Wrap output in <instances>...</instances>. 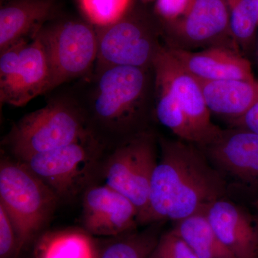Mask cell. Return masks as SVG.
Here are the masks:
<instances>
[{"instance_id": "cell-11", "label": "cell", "mask_w": 258, "mask_h": 258, "mask_svg": "<svg viewBox=\"0 0 258 258\" xmlns=\"http://www.w3.org/2000/svg\"><path fill=\"white\" fill-rule=\"evenodd\" d=\"M81 220L85 230L92 235H124L139 225V213L124 195L96 182L83 191Z\"/></svg>"}, {"instance_id": "cell-7", "label": "cell", "mask_w": 258, "mask_h": 258, "mask_svg": "<svg viewBox=\"0 0 258 258\" xmlns=\"http://www.w3.org/2000/svg\"><path fill=\"white\" fill-rule=\"evenodd\" d=\"M106 148L93 136L64 147L35 154L22 161L58 197L60 201L83 195L98 182Z\"/></svg>"}, {"instance_id": "cell-23", "label": "cell", "mask_w": 258, "mask_h": 258, "mask_svg": "<svg viewBox=\"0 0 258 258\" xmlns=\"http://www.w3.org/2000/svg\"><path fill=\"white\" fill-rule=\"evenodd\" d=\"M83 16L96 28L120 20L131 8L132 0H78Z\"/></svg>"}, {"instance_id": "cell-10", "label": "cell", "mask_w": 258, "mask_h": 258, "mask_svg": "<svg viewBox=\"0 0 258 258\" xmlns=\"http://www.w3.org/2000/svg\"><path fill=\"white\" fill-rule=\"evenodd\" d=\"M154 77L170 88L178 100L195 135V144L204 148L217 138L222 129L211 119L203 90L195 79L176 60L164 45L152 66Z\"/></svg>"}, {"instance_id": "cell-5", "label": "cell", "mask_w": 258, "mask_h": 258, "mask_svg": "<svg viewBox=\"0 0 258 258\" xmlns=\"http://www.w3.org/2000/svg\"><path fill=\"white\" fill-rule=\"evenodd\" d=\"M96 30L98 53L94 71L111 66L152 69L164 46L160 20L154 12L141 7L131 6L118 21Z\"/></svg>"}, {"instance_id": "cell-19", "label": "cell", "mask_w": 258, "mask_h": 258, "mask_svg": "<svg viewBox=\"0 0 258 258\" xmlns=\"http://www.w3.org/2000/svg\"><path fill=\"white\" fill-rule=\"evenodd\" d=\"M155 113L157 119L178 139L195 144V135L181 105L165 83L154 77Z\"/></svg>"}, {"instance_id": "cell-3", "label": "cell", "mask_w": 258, "mask_h": 258, "mask_svg": "<svg viewBox=\"0 0 258 258\" xmlns=\"http://www.w3.org/2000/svg\"><path fill=\"white\" fill-rule=\"evenodd\" d=\"M91 136L79 102L74 97H58L15 122L1 144L5 154L23 161Z\"/></svg>"}, {"instance_id": "cell-29", "label": "cell", "mask_w": 258, "mask_h": 258, "mask_svg": "<svg viewBox=\"0 0 258 258\" xmlns=\"http://www.w3.org/2000/svg\"><path fill=\"white\" fill-rule=\"evenodd\" d=\"M144 2H149V1H152V0H143Z\"/></svg>"}, {"instance_id": "cell-27", "label": "cell", "mask_w": 258, "mask_h": 258, "mask_svg": "<svg viewBox=\"0 0 258 258\" xmlns=\"http://www.w3.org/2000/svg\"><path fill=\"white\" fill-rule=\"evenodd\" d=\"M191 0H156L154 13L161 23L174 21L186 13Z\"/></svg>"}, {"instance_id": "cell-8", "label": "cell", "mask_w": 258, "mask_h": 258, "mask_svg": "<svg viewBox=\"0 0 258 258\" xmlns=\"http://www.w3.org/2000/svg\"><path fill=\"white\" fill-rule=\"evenodd\" d=\"M41 39L50 73L49 92L90 74L96 63V27L80 19H53L36 32Z\"/></svg>"}, {"instance_id": "cell-24", "label": "cell", "mask_w": 258, "mask_h": 258, "mask_svg": "<svg viewBox=\"0 0 258 258\" xmlns=\"http://www.w3.org/2000/svg\"><path fill=\"white\" fill-rule=\"evenodd\" d=\"M149 258H198L173 229L159 237Z\"/></svg>"}, {"instance_id": "cell-12", "label": "cell", "mask_w": 258, "mask_h": 258, "mask_svg": "<svg viewBox=\"0 0 258 258\" xmlns=\"http://www.w3.org/2000/svg\"><path fill=\"white\" fill-rule=\"evenodd\" d=\"M202 149L222 170L244 184L258 186V134L245 128L222 129Z\"/></svg>"}, {"instance_id": "cell-9", "label": "cell", "mask_w": 258, "mask_h": 258, "mask_svg": "<svg viewBox=\"0 0 258 258\" xmlns=\"http://www.w3.org/2000/svg\"><path fill=\"white\" fill-rule=\"evenodd\" d=\"M161 26L165 45L170 48L195 51L225 47L240 52L231 32L225 0H191L181 18Z\"/></svg>"}, {"instance_id": "cell-4", "label": "cell", "mask_w": 258, "mask_h": 258, "mask_svg": "<svg viewBox=\"0 0 258 258\" xmlns=\"http://www.w3.org/2000/svg\"><path fill=\"white\" fill-rule=\"evenodd\" d=\"M60 199L22 161L2 154L0 205L18 237V250L49 223Z\"/></svg>"}, {"instance_id": "cell-13", "label": "cell", "mask_w": 258, "mask_h": 258, "mask_svg": "<svg viewBox=\"0 0 258 258\" xmlns=\"http://www.w3.org/2000/svg\"><path fill=\"white\" fill-rule=\"evenodd\" d=\"M50 73L45 47L37 32L24 47L13 79L0 88L2 104L23 106L50 90Z\"/></svg>"}, {"instance_id": "cell-20", "label": "cell", "mask_w": 258, "mask_h": 258, "mask_svg": "<svg viewBox=\"0 0 258 258\" xmlns=\"http://www.w3.org/2000/svg\"><path fill=\"white\" fill-rule=\"evenodd\" d=\"M38 258H95L87 234L76 230L47 234L38 247Z\"/></svg>"}, {"instance_id": "cell-1", "label": "cell", "mask_w": 258, "mask_h": 258, "mask_svg": "<svg viewBox=\"0 0 258 258\" xmlns=\"http://www.w3.org/2000/svg\"><path fill=\"white\" fill-rule=\"evenodd\" d=\"M158 144L160 157L153 172L142 225L178 222L205 212L222 198L225 181L203 149L181 139L159 137Z\"/></svg>"}, {"instance_id": "cell-18", "label": "cell", "mask_w": 258, "mask_h": 258, "mask_svg": "<svg viewBox=\"0 0 258 258\" xmlns=\"http://www.w3.org/2000/svg\"><path fill=\"white\" fill-rule=\"evenodd\" d=\"M174 230L198 258H236L218 238L205 212L176 222Z\"/></svg>"}, {"instance_id": "cell-14", "label": "cell", "mask_w": 258, "mask_h": 258, "mask_svg": "<svg viewBox=\"0 0 258 258\" xmlns=\"http://www.w3.org/2000/svg\"><path fill=\"white\" fill-rule=\"evenodd\" d=\"M222 244L236 258H258V222L243 209L220 199L205 212Z\"/></svg>"}, {"instance_id": "cell-2", "label": "cell", "mask_w": 258, "mask_h": 258, "mask_svg": "<svg viewBox=\"0 0 258 258\" xmlns=\"http://www.w3.org/2000/svg\"><path fill=\"white\" fill-rule=\"evenodd\" d=\"M149 70L111 66L86 76L84 95L74 96L88 128L106 149L147 130L142 126L151 88Z\"/></svg>"}, {"instance_id": "cell-28", "label": "cell", "mask_w": 258, "mask_h": 258, "mask_svg": "<svg viewBox=\"0 0 258 258\" xmlns=\"http://www.w3.org/2000/svg\"><path fill=\"white\" fill-rule=\"evenodd\" d=\"M232 121L237 128L247 129L258 134V102L241 118Z\"/></svg>"}, {"instance_id": "cell-22", "label": "cell", "mask_w": 258, "mask_h": 258, "mask_svg": "<svg viewBox=\"0 0 258 258\" xmlns=\"http://www.w3.org/2000/svg\"><path fill=\"white\" fill-rule=\"evenodd\" d=\"M160 222L152 224L141 233L132 232L124 238L115 241L105 249L100 258H149L159 238L157 232Z\"/></svg>"}, {"instance_id": "cell-26", "label": "cell", "mask_w": 258, "mask_h": 258, "mask_svg": "<svg viewBox=\"0 0 258 258\" xmlns=\"http://www.w3.org/2000/svg\"><path fill=\"white\" fill-rule=\"evenodd\" d=\"M18 249L16 232L8 213L0 205V256L8 258Z\"/></svg>"}, {"instance_id": "cell-25", "label": "cell", "mask_w": 258, "mask_h": 258, "mask_svg": "<svg viewBox=\"0 0 258 258\" xmlns=\"http://www.w3.org/2000/svg\"><path fill=\"white\" fill-rule=\"evenodd\" d=\"M31 39H22L0 52V88L4 87L13 79L20 63L24 47Z\"/></svg>"}, {"instance_id": "cell-6", "label": "cell", "mask_w": 258, "mask_h": 258, "mask_svg": "<svg viewBox=\"0 0 258 258\" xmlns=\"http://www.w3.org/2000/svg\"><path fill=\"white\" fill-rule=\"evenodd\" d=\"M158 138L146 130L107 149L101 161L98 182L124 195L138 209L143 224L149 203L153 172L158 161Z\"/></svg>"}, {"instance_id": "cell-16", "label": "cell", "mask_w": 258, "mask_h": 258, "mask_svg": "<svg viewBox=\"0 0 258 258\" xmlns=\"http://www.w3.org/2000/svg\"><path fill=\"white\" fill-rule=\"evenodd\" d=\"M56 0H10L0 9V52L15 42L32 38L54 18Z\"/></svg>"}, {"instance_id": "cell-17", "label": "cell", "mask_w": 258, "mask_h": 258, "mask_svg": "<svg viewBox=\"0 0 258 258\" xmlns=\"http://www.w3.org/2000/svg\"><path fill=\"white\" fill-rule=\"evenodd\" d=\"M199 82L211 113L227 117L232 120L241 118L258 102V81L256 80Z\"/></svg>"}, {"instance_id": "cell-15", "label": "cell", "mask_w": 258, "mask_h": 258, "mask_svg": "<svg viewBox=\"0 0 258 258\" xmlns=\"http://www.w3.org/2000/svg\"><path fill=\"white\" fill-rule=\"evenodd\" d=\"M168 49L179 64L199 81L255 80L250 62L238 51L225 47H208L199 51Z\"/></svg>"}, {"instance_id": "cell-21", "label": "cell", "mask_w": 258, "mask_h": 258, "mask_svg": "<svg viewBox=\"0 0 258 258\" xmlns=\"http://www.w3.org/2000/svg\"><path fill=\"white\" fill-rule=\"evenodd\" d=\"M225 1L234 40L240 50H246L252 45L258 27V0Z\"/></svg>"}]
</instances>
